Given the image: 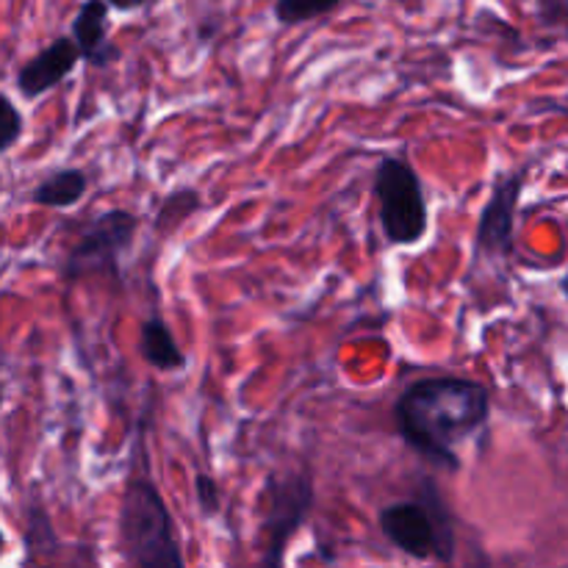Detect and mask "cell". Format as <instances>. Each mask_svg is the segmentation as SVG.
Returning a JSON list of instances; mask_svg holds the SVG:
<instances>
[{
  "instance_id": "6da1fadb",
  "label": "cell",
  "mask_w": 568,
  "mask_h": 568,
  "mask_svg": "<svg viewBox=\"0 0 568 568\" xmlns=\"http://www.w3.org/2000/svg\"><path fill=\"white\" fill-rule=\"evenodd\" d=\"M491 394L483 383L458 375L414 381L394 403L397 433L422 460L460 471L458 444L488 425Z\"/></svg>"
},
{
  "instance_id": "7a4b0ae2",
  "label": "cell",
  "mask_w": 568,
  "mask_h": 568,
  "mask_svg": "<svg viewBox=\"0 0 568 568\" xmlns=\"http://www.w3.org/2000/svg\"><path fill=\"white\" fill-rule=\"evenodd\" d=\"M377 525L388 544L414 560L453 564L458 552L455 516L430 477H422L419 491L410 499H399L381 508Z\"/></svg>"
},
{
  "instance_id": "3957f363",
  "label": "cell",
  "mask_w": 568,
  "mask_h": 568,
  "mask_svg": "<svg viewBox=\"0 0 568 568\" xmlns=\"http://www.w3.org/2000/svg\"><path fill=\"white\" fill-rule=\"evenodd\" d=\"M116 527L122 552L133 568H186L175 521L150 477L136 475L125 483Z\"/></svg>"
},
{
  "instance_id": "277c9868",
  "label": "cell",
  "mask_w": 568,
  "mask_h": 568,
  "mask_svg": "<svg viewBox=\"0 0 568 568\" xmlns=\"http://www.w3.org/2000/svg\"><path fill=\"white\" fill-rule=\"evenodd\" d=\"M372 194L377 197V220L392 247H416L430 231L425 186L414 166L397 155H383L372 178Z\"/></svg>"
},
{
  "instance_id": "5b68a950",
  "label": "cell",
  "mask_w": 568,
  "mask_h": 568,
  "mask_svg": "<svg viewBox=\"0 0 568 568\" xmlns=\"http://www.w3.org/2000/svg\"><path fill=\"white\" fill-rule=\"evenodd\" d=\"M261 503V536H264V555L261 568H283L286 549L292 538L303 530L314 510L316 491L314 475L308 466L286 471H270L258 494Z\"/></svg>"
},
{
  "instance_id": "8992f818",
  "label": "cell",
  "mask_w": 568,
  "mask_h": 568,
  "mask_svg": "<svg viewBox=\"0 0 568 568\" xmlns=\"http://www.w3.org/2000/svg\"><path fill=\"white\" fill-rule=\"evenodd\" d=\"M142 220L128 209H109L94 216L61 264V281L67 286L89 275H114L120 277L122 255L136 242Z\"/></svg>"
},
{
  "instance_id": "52a82bcc",
  "label": "cell",
  "mask_w": 568,
  "mask_h": 568,
  "mask_svg": "<svg viewBox=\"0 0 568 568\" xmlns=\"http://www.w3.org/2000/svg\"><path fill=\"white\" fill-rule=\"evenodd\" d=\"M521 189H525V172L499 175L491 189V197L483 205L480 222H477L475 247L477 253L505 258L514 253L516 209H519Z\"/></svg>"
},
{
  "instance_id": "ba28073f",
  "label": "cell",
  "mask_w": 568,
  "mask_h": 568,
  "mask_svg": "<svg viewBox=\"0 0 568 568\" xmlns=\"http://www.w3.org/2000/svg\"><path fill=\"white\" fill-rule=\"evenodd\" d=\"M81 53H78L75 42L72 39H55L50 48H44L42 53L33 55L26 67L17 75V87L26 98H39V94L50 92L53 87H59L67 75L78 67Z\"/></svg>"
},
{
  "instance_id": "9c48e42d",
  "label": "cell",
  "mask_w": 568,
  "mask_h": 568,
  "mask_svg": "<svg viewBox=\"0 0 568 568\" xmlns=\"http://www.w3.org/2000/svg\"><path fill=\"white\" fill-rule=\"evenodd\" d=\"M139 355L155 372H183L189 358L161 316H150L139 327Z\"/></svg>"
},
{
  "instance_id": "30bf717a",
  "label": "cell",
  "mask_w": 568,
  "mask_h": 568,
  "mask_svg": "<svg viewBox=\"0 0 568 568\" xmlns=\"http://www.w3.org/2000/svg\"><path fill=\"white\" fill-rule=\"evenodd\" d=\"M72 42H75L81 59H87L92 67H105L116 59V48L105 42V3L103 0H89L78 11L72 22Z\"/></svg>"
},
{
  "instance_id": "8fae6325",
  "label": "cell",
  "mask_w": 568,
  "mask_h": 568,
  "mask_svg": "<svg viewBox=\"0 0 568 568\" xmlns=\"http://www.w3.org/2000/svg\"><path fill=\"white\" fill-rule=\"evenodd\" d=\"M89 192V172L78 166H64L55 170L33 189V203L44 209H75Z\"/></svg>"
},
{
  "instance_id": "7c38bea8",
  "label": "cell",
  "mask_w": 568,
  "mask_h": 568,
  "mask_svg": "<svg viewBox=\"0 0 568 568\" xmlns=\"http://www.w3.org/2000/svg\"><path fill=\"white\" fill-rule=\"evenodd\" d=\"M200 209H203V194H200L197 189H189V186L175 189V192H170L164 200H161L159 211H155V220H153L155 233L166 236V233L178 231V227H181L183 222Z\"/></svg>"
},
{
  "instance_id": "4fadbf2b",
  "label": "cell",
  "mask_w": 568,
  "mask_h": 568,
  "mask_svg": "<svg viewBox=\"0 0 568 568\" xmlns=\"http://www.w3.org/2000/svg\"><path fill=\"white\" fill-rule=\"evenodd\" d=\"M342 0H277L275 14L277 20L286 22V26H297V22L314 20V17L325 14L333 6H338Z\"/></svg>"
},
{
  "instance_id": "5bb4252c",
  "label": "cell",
  "mask_w": 568,
  "mask_h": 568,
  "mask_svg": "<svg viewBox=\"0 0 568 568\" xmlns=\"http://www.w3.org/2000/svg\"><path fill=\"white\" fill-rule=\"evenodd\" d=\"M194 503H197L200 514H203L205 519H214V516H220V510H222L220 483H216L211 475H205V471H200V475L194 477Z\"/></svg>"
},
{
  "instance_id": "9a60e30c",
  "label": "cell",
  "mask_w": 568,
  "mask_h": 568,
  "mask_svg": "<svg viewBox=\"0 0 568 568\" xmlns=\"http://www.w3.org/2000/svg\"><path fill=\"white\" fill-rule=\"evenodd\" d=\"M22 133V116L6 94H0V153L11 148Z\"/></svg>"
},
{
  "instance_id": "2e32d148",
  "label": "cell",
  "mask_w": 568,
  "mask_h": 568,
  "mask_svg": "<svg viewBox=\"0 0 568 568\" xmlns=\"http://www.w3.org/2000/svg\"><path fill=\"white\" fill-rule=\"evenodd\" d=\"M111 6H116V9H136V6L148 3V0H109Z\"/></svg>"
},
{
  "instance_id": "e0dca14e",
  "label": "cell",
  "mask_w": 568,
  "mask_h": 568,
  "mask_svg": "<svg viewBox=\"0 0 568 568\" xmlns=\"http://www.w3.org/2000/svg\"><path fill=\"white\" fill-rule=\"evenodd\" d=\"M3 547H6V541H3V532H0V555H3Z\"/></svg>"
},
{
  "instance_id": "ac0fdd59",
  "label": "cell",
  "mask_w": 568,
  "mask_h": 568,
  "mask_svg": "<svg viewBox=\"0 0 568 568\" xmlns=\"http://www.w3.org/2000/svg\"><path fill=\"white\" fill-rule=\"evenodd\" d=\"M0 405H3V386H0Z\"/></svg>"
}]
</instances>
